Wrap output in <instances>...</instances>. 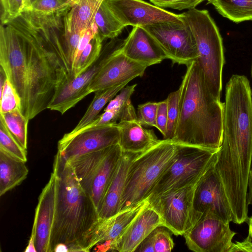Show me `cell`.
Segmentation results:
<instances>
[{"mask_svg":"<svg viewBox=\"0 0 252 252\" xmlns=\"http://www.w3.org/2000/svg\"><path fill=\"white\" fill-rule=\"evenodd\" d=\"M0 93V113L11 111L17 108L21 109V100L7 78Z\"/></svg>","mask_w":252,"mask_h":252,"instance_id":"obj_34","label":"cell"},{"mask_svg":"<svg viewBox=\"0 0 252 252\" xmlns=\"http://www.w3.org/2000/svg\"><path fill=\"white\" fill-rule=\"evenodd\" d=\"M233 252H252V241L246 238L242 242H236L230 250Z\"/></svg>","mask_w":252,"mask_h":252,"instance_id":"obj_42","label":"cell"},{"mask_svg":"<svg viewBox=\"0 0 252 252\" xmlns=\"http://www.w3.org/2000/svg\"><path fill=\"white\" fill-rule=\"evenodd\" d=\"M247 204L248 206L252 204V168L250 172L248 181ZM248 222L249 234L247 238L252 241V215L250 218H249L247 222Z\"/></svg>","mask_w":252,"mask_h":252,"instance_id":"obj_41","label":"cell"},{"mask_svg":"<svg viewBox=\"0 0 252 252\" xmlns=\"http://www.w3.org/2000/svg\"><path fill=\"white\" fill-rule=\"evenodd\" d=\"M117 125L120 131L119 145L123 152L142 153L161 140L153 130L144 128L137 120L120 121Z\"/></svg>","mask_w":252,"mask_h":252,"instance_id":"obj_22","label":"cell"},{"mask_svg":"<svg viewBox=\"0 0 252 252\" xmlns=\"http://www.w3.org/2000/svg\"><path fill=\"white\" fill-rule=\"evenodd\" d=\"M34 0H24V10H27Z\"/></svg>","mask_w":252,"mask_h":252,"instance_id":"obj_43","label":"cell"},{"mask_svg":"<svg viewBox=\"0 0 252 252\" xmlns=\"http://www.w3.org/2000/svg\"><path fill=\"white\" fill-rule=\"evenodd\" d=\"M120 131L116 124L86 127L73 134L65 133L59 141L57 153L69 160L81 155L119 144Z\"/></svg>","mask_w":252,"mask_h":252,"instance_id":"obj_14","label":"cell"},{"mask_svg":"<svg viewBox=\"0 0 252 252\" xmlns=\"http://www.w3.org/2000/svg\"><path fill=\"white\" fill-rule=\"evenodd\" d=\"M205 0L208 2L210 0H150L154 5L158 7L162 8H170L178 10L194 9Z\"/></svg>","mask_w":252,"mask_h":252,"instance_id":"obj_38","label":"cell"},{"mask_svg":"<svg viewBox=\"0 0 252 252\" xmlns=\"http://www.w3.org/2000/svg\"><path fill=\"white\" fill-rule=\"evenodd\" d=\"M17 19L23 40L18 94L21 110L30 120L47 109L58 87L71 78V70L63 44V17L25 10Z\"/></svg>","mask_w":252,"mask_h":252,"instance_id":"obj_1","label":"cell"},{"mask_svg":"<svg viewBox=\"0 0 252 252\" xmlns=\"http://www.w3.org/2000/svg\"><path fill=\"white\" fill-rule=\"evenodd\" d=\"M198 181L147 199L160 217L162 226L174 235H184L196 222L193 201Z\"/></svg>","mask_w":252,"mask_h":252,"instance_id":"obj_9","label":"cell"},{"mask_svg":"<svg viewBox=\"0 0 252 252\" xmlns=\"http://www.w3.org/2000/svg\"><path fill=\"white\" fill-rule=\"evenodd\" d=\"M214 164L201 177L195 189L193 206L196 221L203 214L212 213L225 221L233 222L231 206Z\"/></svg>","mask_w":252,"mask_h":252,"instance_id":"obj_12","label":"cell"},{"mask_svg":"<svg viewBox=\"0 0 252 252\" xmlns=\"http://www.w3.org/2000/svg\"><path fill=\"white\" fill-rule=\"evenodd\" d=\"M230 222L215 214H203L183 236L189 250L195 252H230L237 233Z\"/></svg>","mask_w":252,"mask_h":252,"instance_id":"obj_11","label":"cell"},{"mask_svg":"<svg viewBox=\"0 0 252 252\" xmlns=\"http://www.w3.org/2000/svg\"><path fill=\"white\" fill-rule=\"evenodd\" d=\"M140 154L123 152L114 175L98 210L99 219L108 218L120 212L129 167L133 160Z\"/></svg>","mask_w":252,"mask_h":252,"instance_id":"obj_21","label":"cell"},{"mask_svg":"<svg viewBox=\"0 0 252 252\" xmlns=\"http://www.w3.org/2000/svg\"><path fill=\"white\" fill-rule=\"evenodd\" d=\"M158 102H147L137 107V121L143 126L156 128V117Z\"/></svg>","mask_w":252,"mask_h":252,"instance_id":"obj_36","label":"cell"},{"mask_svg":"<svg viewBox=\"0 0 252 252\" xmlns=\"http://www.w3.org/2000/svg\"><path fill=\"white\" fill-rule=\"evenodd\" d=\"M219 150L178 144L174 160L160 177L148 199L197 182L215 163Z\"/></svg>","mask_w":252,"mask_h":252,"instance_id":"obj_8","label":"cell"},{"mask_svg":"<svg viewBox=\"0 0 252 252\" xmlns=\"http://www.w3.org/2000/svg\"><path fill=\"white\" fill-rule=\"evenodd\" d=\"M158 226H162L160 217L149 203L122 235L110 244L107 251L135 252L141 242Z\"/></svg>","mask_w":252,"mask_h":252,"instance_id":"obj_19","label":"cell"},{"mask_svg":"<svg viewBox=\"0 0 252 252\" xmlns=\"http://www.w3.org/2000/svg\"><path fill=\"white\" fill-rule=\"evenodd\" d=\"M122 154L118 144L67 160L79 183L91 197L97 211Z\"/></svg>","mask_w":252,"mask_h":252,"instance_id":"obj_7","label":"cell"},{"mask_svg":"<svg viewBox=\"0 0 252 252\" xmlns=\"http://www.w3.org/2000/svg\"><path fill=\"white\" fill-rule=\"evenodd\" d=\"M179 89V116L172 140L219 150L223 138L224 103L209 90L196 61L187 66Z\"/></svg>","mask_w":252,"mask_h":252,"instance_id":"obj_3","label":"cell"},{"mask_svg":"<svg viewBox=\"0 0 252 252\" xmlns=\"http://www.w3.org/2000/svg\"><path fill=\"white\" fill-rule=\"evenodd\" d=\"M72 6L65 0H35L27 10L42 16L63 17Z\"/></svg>","mask_w":252,"mask_h":252,"instance_id":"obj_30","label":"cell"},{"mask_svg":"<svg viewBox=\"0 0 252 252\" xmlns=\"http://www.w3.org/2000/svg\"><path fill=\"white\" fill-rule=\"evenodd\" d=\"M136 84L126 86L119 94L115 95L109 102L104 111L118 110L131 102L130 97L134 93Z\"/></svg>","mask_w":252,"mask_h":252,"instance_id":"obj_37","label":"cell"},{"mask_svg":"<svg viewBox=\"0 0 252 252\" xmlns=\"http://www.w3.org/2000/svg\"><path fill=\"white\" fill-rule=\"evenodd\" d=\"M167 121V103L166 99L158 102L156 117V128L161 132L164 138L166 134Z\"/></svg>","mask_w":252,"mask_h":252,"instance_id":"obj_39","label":"cell"},{"mask_svg":"<svg viewBox=\"0 0 252 252\" xmlns=\"http://www.w3.org/2000/svg\"><path fill=\"white\" fill-rule=\"evenodd\" d=\"M251 76H252V63H251Z\"/></svg>","mask_w":252,"mask_h":252,"instance_id":"obj_45","label":"cell"},{"mask_svg":"<svg viewBox=\"0 0 252 252\" xmlns=\"http://www.w3.org/2000/svg\"><path fill=\"white\" fill-rule=\"evenodd\" d=\"M180 90L170 93L167 98V125L166 134L164 139L172 140L174 137L178 122L179 111Z\"/></svg>","mask_w":252,"mask_h":252,"instance_id":"obj_32","label":"cell"},{"mask_svg":"<svg viewBox=\"0 0 252 252\" xmlns=\"http://www.w3.org/2000/svg\"><path fill=\"white\" fill-rule=\"evenodd\" d=\"M150 235L154 252H170L173 249L174 243L166 227H157Z\"/></svg>","mask_w":252,"mask_h":252,"instance_id":"obj_33","label":"cell"},{"mask_svg":"<svg viewBox=\"0 0 252 252\" xmlns=\"http://www.w3.org/2000/svg\"><path fill=\"white\" fill-rule=\"evenodd\" d=\"M0 149L25 162L27 160V150L24 149L8 130L0 118Z\"/></svg>","mask_w":252,"mask_h":252,"instance_id":"obj_31","label":"cell"},{"mask_svg":"<svg viewBox=\"0 0 252 252\" xmlns=\"http://www.w3.org/2000/svg\"><path fill=\"white\" fill-rule=\"evenodd\" d=\"M103 0H78L63 17L64 30L83 32L94 23L97 9Z\"/></svg>","mask_w":252,"mask_h":252,"instance_id":"obj_23","label":"cell"},{"mask_svg":"<svg viewBox=\"0 0 252 252\" xmlns=\"http://www.w3.org/2000/svg\"><path fill=\"white\" fill-rule=\"evenodd\" d=\"M120 45V41L110 42L102 49L98 59L88 69L77 77L63 82L56 90L47 109L57 111L63 115L91 94L88 89L91 82Z\"/></svg>","mask_w":252,"mask_h":252,"instance_id":"obj_13","label":"cell"},{"mask_svg":"<svg viewBox=\"0 0 252 252\" xmlns=\"http://www.w3.org/2000/svg\"><path fill=\"white\" fill-rule=\"evenodd\" d=\"M208 3L234 23L252 21V0H210Z\"/></svg>","mask_w":252,"mask_h":252,"instance_id":"obj_26","label":"cell"},{"mask_svg":"<svg viewBox=\"0 0 252 252\" xmlns=\"http://www.w3.org/2000/svg\"><path fill=\"white\" fill-rule=\"evenodd\" d=\"M115 17L125 27H144L165 22H181L179 14L142 0H104Z\"/></svg>","mask_w":252,"mask_h":252,"instance_id":"obj_15","label":"cell"},{"mask_svg":"<svg viewBox=\"0 0 252 252\" xmlns=\"http://www.w3.org/2000/svg\"><path fill=\"white\" fill-rule=\"evenodd\" d=\"M189 27L196 41V60L211 93L220 99L222 72L224 63L222 39L219 29L207 10L196 8L179 14Z\"/></svg>","mask_w":252,"mask_h":252,"instance_id":"obj_5","label":"cell"},{"mask_svg":"<svg viewBox=\"0 0 252 252\" xmlns=\"http://www.w3.org/2000/svg\"><path fill=\"white\" fill-rule=\"evenodd\" d=\"M69 3H70L72 6H73L77 1L78 0H65Z\"/></svg>","mask_w":252,"mask_h":252,"instance_id":"obj_44","label":"cell"},{"mask_svg":"<svg viewBox=\"0 0 252 252\" xmlns=\"http://www.w3.org/2000/svg\"><path fill=\"white\" fill-rule=\"evenodd\" d=\"M122 45L114 51L91 82L88 89L91 93L129 82L144 75L148 66L126 57L121 52Z\"/></svg>","mask_w":252,"mask_h":252,"instance_id":"obj_16","label":"cell"},{"mask_svg":"<svg viewBox=\"0 0 252 252\" xmlns=\"http://www.w3.org/2000/svg\"><path fill=\"white\" fill-rule=\"evenodd\" d=\"M177 151V143L164 139L133 160L128 170L120 212L148 199Z\"/></svg>","mask_w":252,"mask_h":252,"instance_id":"obj_6","label":"cell"},{"mask_svg":"<svg viewBox=\"0 0 252 252\" xmlns=\"http://www.w3.org/2000/svg\"><path fill=\"white\" fill-rule=\"evenodd\" d=\"M97 32L98 30L95 23L84 31L79 42L75 54L73 65L78 60L84 49Z\"/></svg>","mask_w":252,"mask_h":252,"instance_id":"obj_40","label":"cell"},{"mask_svg":"<svg viewBox=\"0 0 252 252\" xmlns=\"http://www.w3.org/2000/svg\"><path fill=\"white\" fill-rule=\"evenodd\" d=\"M26 162L0 149V196L19 185L29 173Z\"/></svg>","mask_w":252,"mask_h":252,"instance_id":"obj_24","label":"cell"},{"mask_svg":"<svg viewBox=\"0 0 252 252\" xmlns=\"http://www.w3.org/2000/svg\"><path fill=\"white\" fill-rule=\"evenodd\" d=\"M0 118L3 120L12 135L27 150L29 120L23 114L20 108H17L11 111L0 113Z\"/></svg>","mask_w":252,"mask_h":252,"instance_id":"obj_28","label":"cell"},{"mask_svg":"<svg viewBox=\"0 0 252 252\" xmlns=\"http://www.w3.org/2000/svg\"><path fill=\"white\" fill-rule=\"evenodd\" d=\"M252 165V93L247 78L234 74L226 85L222 142L214 167L234 213L248 210Z\"/></svg>","mask_w":252,"mask_h":252,"instance_id":"obj_2","label":"cell"},{"mask_svg":"<svg viewBox=\"0 0 252 252\" xmlns=\"http://www.w3.org/2000/svg\"><path fill=\"white\" fill-rule=\"evenodd\" d=\"M53 173L55 179V209L49 252L59 245L68 252H88V240L99 218L91 197L79 183L67 160L57 153Z\"/></svg>","mask_w":252,"mask_h":252,"instance_id":"obj_4","label":"cell"},{"mask_svg":"<svg viewBox=\"0 0 252 252\" xmlns=\"http://www.w3.org/2000/svg\"><path fill=\"white\" fill-rule=\"evenodd\" d=\"M129 82L124 83L94 92V98L76 126L68 134H73L92 123L98 116L104 106L113 98Z\"/></svg>","mask_w":252,"mask_h":252,"instance_id":"obj_25","label":"cell"},{"mask_svg":"<svg viewBox=\"0 0 252 252\" xmlns=\"http://www.w3.org/2000/svg\"><path fill=\"white\" fill-rule=\"evenodd\" d=\"M24 10V0H0V22L5 25Z\"/></svg>","mask_w":252,"mask_h":252,"instance_id":"obj_35","label":"cell"},{"mask_svg":"<svg viewBox=\"0 0 252 252\" xmlns=\"http://www.w3.org/2000/svg\"><path fill=\"white\" fill-rule=\"evenodd\" d=\"M94 23L103 40L116 37L125 28L112 13L104 0L97 9Z\"/></svg>","mask_w":252,"mask_h":252,"instance_id":"obj_27","label":"cell"},{"mask_svg":"<svg viewBox=\"0 0 252 252\" xmlns=\"http://www.w3.org/2000/svg\"><path fill=\"white\" fill-rule=\"evenodd\" d=\"M103 39L97 32L80 55L73 65L71 76L76 77L85 72L98 59L102 51Z\"/></svg>","mask_w":252,"mask_h":252,"instance_id":"obj_29","label":"cell"},{"mask_svg":"<svg viewBox=\"0 0 252 252\" xmlns=\"http://www.w3.org/2000/svg\"><path fill=\"white\" fill-rule=\"evenodd\" d=\"M121 52L129 59L148 67L167 59L156 40L142 27H133L123 41Z\"/></svg>","mask_w":252,"mask_h":252,"instance_id":"obj_20","label":"cell"},{"mask_svg":"<svg viewBox=\"0 0 252 252\" xmlns=\"http://www.w3.org/2000/svg\"><path fill=\"white\" fill-rule=\"evenodd\" d=\"M148 200L119 212L107 219H99L88 240V251L96 246L97 251H107L110 244L117 240L136 216L148 205Z\"/></svg>","mask_w":252,"mask_h":252,"instance_id":"obj_17","label":"cell"},{"mask_svg":"<svg viewBox=\"0 0 252 252\" xmlns=\"http://www.w3.org/2000/svg\"><path fill=\"white\" fill-rule=\"evenodd\" d=\"M142 27L154 37L173 64L187 66L198 58L193 35L182 20L179 23L165 22Z\"/></svg>","mask_w":252,"mask_h":252,"instance_id":"obj_10","label":"cell"},{"mask_svg":"<svg viewBox=\"0 0 252 252\" xmlns=\"http://www.w3.org/2000/svg\"><path fill=\"white\" fill-rule=\"evenodd\" d=\"M55 209V179L53 172L38 197L31 235L37 252H49Z\"/></svg>","mask_w":252,"mask_h":252,"instance_id":"obj_18","label":"cell"}]
</instances>
